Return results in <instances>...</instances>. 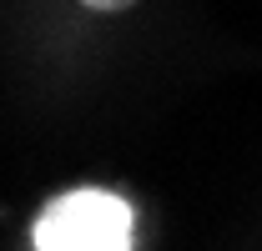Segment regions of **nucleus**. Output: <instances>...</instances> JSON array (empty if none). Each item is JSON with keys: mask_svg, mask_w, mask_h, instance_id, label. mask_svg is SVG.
<instances>
[{"mask_svg": "<svg viewBox=\"0 0 262 251\" xmlns=\"http://www.w3.org/2000/svg\"><path fill=\"white\" fill-rule=\"evenodd\" d=\"M35 251H131L136 246V211L116 191L81 186L56 196L31 226Z\"/></svg>", "mask_w": 262, "mask_h": 251, "instance_id": "obj_1", "label": "nucleus"}, {"mask_svg": "<svg viewBox=\"0 0 262 251\" xmlns=\"http://www.w3.org/2000/svg\"><path fill=\"white\" fill-rule=\"evenodd\" d=\"M86 10H101V15H111V10H131L136 0H81Z\"/></svg>", "mask_w": 262, "mask_h": 251, "instance_id": "obj_2", "label": "nucleus"}]
</instances>
